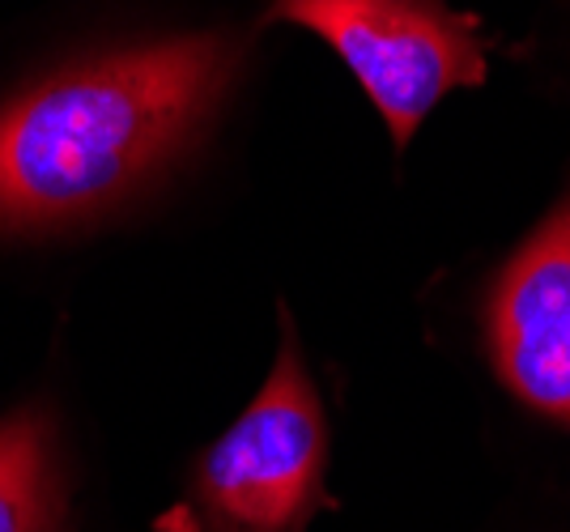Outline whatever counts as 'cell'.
Instances as JSON below:
<instances>
[{"label": "cell", "instance_id": "obj_3", "mask_svg": "<svg viewBox=\"0 0 570 532\" xmlns=\"http://www.w3.org/2000/svg\"><path fill=\"white\" fill-rule=\"evenodd\" d=\"M264 22L307 26L328 39L401 149L448 90L485 81L476 22L443 0H273Z\"/></svg>", "mask_w": 570, "mask_h": 532}, {"label": "cell", "instance_id": "obj_4", "mask_svg": "<svg viewBox=\"0 0 570 532\" xmlns=\"http://www.w3.org/2000/svg\"><path fill=\"white\" fill-rule=\"evenodd\" d=\"M490 349L520 401L570 422V193L502 268Z\"/></svg>", "mask_w": 570, "mask_h": 532}, {"label": "cell", "instance_id": "obj_1", "mask_svg": "<svg viewBox=\"0 0 570 532\" xmlns=\"http://www.w3.org/2000/svg\"><path fill=\"white\" fill-rule=\"evenodd\" d=\"M226 35L163 39L43 77L0 107V235H48L137 193L235 81Z\"/></svg>", "mask_w": 570, "mask_h": 532}, {"label": "cell", "instance_id": "obj_5", "mask_svg": "<svg viewBox=\"0 0 570 532\" xmlns=\"http://www.w3.org/2000/svg\"><path fill=\"white\" fill-rule=\"evenodd\" d=\"M65 494L43 405L0 417V532H60Z\"/></svg>", "mask_w": 570, "mask_h": 532}, {"label": "cell", "instance_id": "obj_2", "mask_svg": "<svg viewBox=\"0 0 570 532\" xmlns=\"http://www.w3.org/2000/svg\"><path fill=\"white\" fill-rule=\"evenodd\" d=\"M328 422L285 324L277 366L235 426L196 460L163 532H307L324 494Z\"/></svg>", "mask_w": 570, "mask_h": 532}]
</instances>
